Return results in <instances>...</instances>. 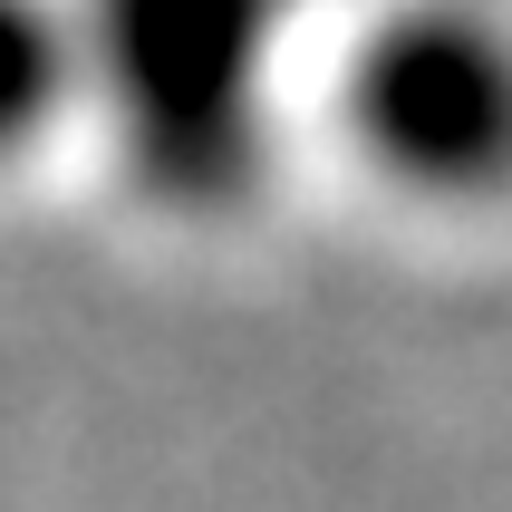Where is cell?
I'll list each match as a JSON object with an SVG mask.
<instances>
[{"mask_svg": "<svg viewBox=\"0 0 512 512\" xmlns=\"http://www.w3.org/2000/svg\"><path fill=\"white\" fill-rule=\"evenodd\" d=\"M300 0H87L78 78H97L136 174L155 203L213 213L261 165V68Z\"/></svg>", "mask_w": 512, "mask_h": 512, "instance_id": "1", "label": "cell"}, {"mask_svg": "<svg viewBox=\"0 0 512 512\" xmlns=\"http://www.w3.org/2000/svg\"><path fill=\"white\" fill-rule=\"evenodd\" d=\"M348 136L416 194L512 184V29L464 0H416L348 58Z\"/></svg>", "mask_w": 512, "mask_h": 512, "instance_id": "2", "label": "cell"}, {"mask_svg": "<svg viewBox=\"0 0 512 512\" xmlns=\"http://www.w3.org/2000/svg\"><path fill=\"white\" fill-rule=\"evenodd\" d=\"M78 87V29L49 0H0V155L39 145L58 97Z\"/></svg>", "mask_w": 512, "mask_h": 512, "instance_id": "3", "label": "cell"}]
</instances>
